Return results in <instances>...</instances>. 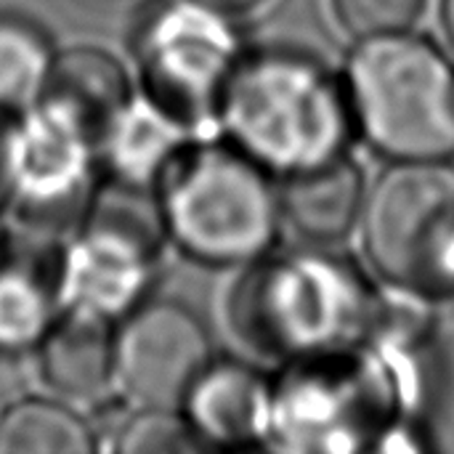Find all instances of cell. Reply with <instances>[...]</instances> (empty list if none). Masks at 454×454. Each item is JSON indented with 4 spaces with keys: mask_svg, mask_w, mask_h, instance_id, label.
Masks as SVG:
<instances>
[{
    "mask_svg": "<svg viewBox=\"0 0 454 454\" xmlns=\"http://www.w3.org/2000/svg\"><path fill=\"white\" fill-rule=\"evenodd\" d=\"M210 362L205 322L178 301L138 303L114 333V386L138 410H178Z\"/></svg>",
    "mask_w": 454,
    "mask_h": 454,
    "instance_id": "9c48e42d",
    "label": "cell"
},
{
    "mask_svg": "<svg viewBox=\"0 0 454 454\" xmlns=\"http://www.w3.org/2000/svg\"><path fill=\"white\" fill-rule=\"evenodd\" d=\"M16 181V122L0 109V207L13 197Z\"/></svg>",
    "mask_w": 454,
    "mask_h": 454,
    "instance_id": "44dd1931",
    "label": "cell"
},
{
    "mask_svg": "<svg viewBox=\"0 0 454 454\" xmlns=\"http://www.w3.org/2000/svg\"><path fill=\"white\" fill-rule=\"evenodd\" d=\"M231 314L250 346L298 362L370 343L386 306L354 261L322 247H298L258 258L234 295Z\"/></svg>",
    "mask_w": 454,
    "mask_h": 454,
    "instance_id": "6da1fadb",
    "label": "cell"
},
{
    "mask_svg": "<svg viewBox=\"0 0 454 454\" xmlns=\"http://www.w3.org/2000/svg\"><path fill=\"white\" fill-rule=\"evenodd\" d=\"M90 3H98V5H112V3H125V0H90Z\"/></svg>",
    "mask_w": 454,
    "mask_h": 454,
    "instance_id": "cb8c5ba5",
    "label": "cell"
},
{
    "mask_svg": "<svg viewBox=\"0 0 454 454\" xmlns=\"http://www.w3.org/2000/svg\"><path fill=\"white\" fill-rule=\"evenodd\" d=\"M226 16L200 0H160L141 21L136 59L144 90L189 125L218 109L245 56Z\"/></svg>",
    "mask_w": 454,
    "mask_h": 454,
    "instance_id": "ba28073f",
    "label": "cell"
},
{
    "mask_svg": "<svg viewBox=\"0 0 454 454\" xmlns=\"http://www.w3.org/2000/svg\"><path fill=\"white\" fill-rule=\"evenodd\" d=\"M364 200V176L346 154L287 176L279 197L290 226L317 245L343 239L362 218Z\"/></svg>",
    "mask_w": 454,
    "mask_h": 454,
    "instance_id": "2e32d148",
    "label": "cell"
},
{
    "mask_svg": "<svg viewBox=\"0 0 454 454\" xmlns=\"http://www.w3.org/2000/svg\"><path fill=\"white\" fill-rule=\"evenodd\" d=\"M205 447L186 418L176 410H141L114 442V450L128 454H176Z\"/></svg>",
    "mask_w": 454,
    "mask_h": 454,
    "instance_id": "d6986e66",
    "label": "cell"
},
{
    "mask_svg": "<svg viewBox=\"0 0 454 454\" xmlns=\"http://www.w3.org/2000/svg\"><path fill=\"white\" fill-rule=\"evenodd\" d=\"M157 186L165 231L194 261L239 266L271 250L282 202L269 170L239 146L192 141Z\"/></svg>",
    "mask_w": 454,
    "mask_h": 454,
    "instance_id": "277c9868",
    "label": "cell"
},
{
    "mask_svg": "<svg viewBox=\"0 0 454 454\" xmlns=\"http://www.w3.org/2000/svg\"><path fill=\"white\" fill-rule=\"evenodd\" d=\"M426 0H333L335 16L356 37H378L410 29Z\"/></svg>",
    "mask_w": 454,
    "mask_h": 454,
    "instance_id": "ffe728a7",
    "label": "cell"
},
{
    "mask_svg": "<svg viewBox=\"0 0 454 454\" xmlns=\"http://www.w3.org/2000/svg\"><path fill=\"white\" fill-rule=\"evenodd\" d=\"M192 130L194 125L144 93L117 114L98 144V154L112 181L154 189L173 160L192 144Z\"/></svg>",
    "mask_w": 454,
    "mask_h": 454,
    "instance_id": "5bb4252c",
    "label": "cell"
},
{
    "mask_svg": "<svg viewBox=\"0 0 454 454\" xmlns=\"http://www.w3.org/2000/svg\"><path fill=\"white\" fill-rule=\"evenodd\" d=\"M298 359L274 388L271 436L293 452H367L410 402L407 370L394 343Z\"/></svg>",
    "mask_w": 454,
    "mask_h": 454,
    "instance_id": "3957f363",
    "label": "cell"
},
{
    "mask_svg": "<svg viewBox=\"0 0 454 454\" xmlns=\"http://www.w3.org/2000/svg\"><path fill=\"white\" fill-rule=\"evenodd\" d=\"M364 245L375 271L396 290L454 298V168L396 162L364 200Z\"/></svg>",
    "mask_w": 454,
    "mask_h": 454,
    "instance_id": "8992f818",
    "label": "cell"
},
{
    "mask_svg": "<svg viewBox=\"0 0 454 454\" xmlns=\"http://www.w3.org/2000/svg\"><path fill=\"white\" fill-rule=\"evenodd\" d=\"M346 90L356 128L394 162L454 157V67L426 37L391 32L354 51Z\"/></svg>",
    "mask_w": 454,
    "mask_h": 454,
    "instance_id": "5b68a950",
    "label": "cell"
},
{
    "mask_svg": "<svg viewBox=\"0 0 454 454\" xmlns=\"http://www.w3.org/2000/svg\"><path fill=\"white\" fill-rule=\"evenodd\" d=\"M98 146L69 120L37 104L16 125L13 197L27 223L61 229L88 210V184Z\"/></svg>",
    "mask_w": 454,
    "mask_h": 454,
    "instance_id": "30bf717a",
    "label": "cell"
},
{
    "mask_svg": "<svg viewBox=\"0 0 454 454\" xmlns=\"http://www.w3.org/2000/svg\"><path fill=\"white\" fill-rule=\"evenodd\" d=\"M130 98L122 64L101 48L80 45L53 59L37 104L69 120L98 146Z\"/></svg>",
    "mask_w": 454,
    "mask_h": 454,
    "instance_id": "4fadbf2b",
    "label": "cell"
},
{
    "mask_svg": "<svg viewBox=\"0 0 454 454\" xmlns=\"http://www.w3.org/2000/svg\"><path fill=\"white\" fill-rule=\"evenodd\" d=\"M53 59L56 53L40 27L19 16H0V109L37 101Z\"/></svg>",
    "mask_w": 454,
    "mask_h": 454,
    "instance_id": "ac0fdd59",
    "label": "cell"
},
{
    "mask_svg": "<svg viewBox=\"0 0 454 454\" xmlns=\"http://www.w3.org/2000/svg\"><path fill=\"white\" fill-rule=\"evenodd\" d=\"M200 3L213 5V8H218L223 13H247V11L258 8L261 3H266V0H200Z\"/></svg>",
    "mask_w": 454,
    "mask_h": 454,
    "instance_id": "7402d4cb",
    "label": "cell"
},
{
    "mask_svg": "<svg viewBox=\"0 0 454 454\" xmlns=\"http://www.w3.org/2000/svg\"><path fill=\"white\" fill-rule=\"evenodd\" d=\"M218 112L234 146L285 176L343 157L356 128L346 82L287 48L245 53Z\"/></svg>",
    "mask_w": 454,
    "mask_h": 454,
    "instance_id": "7a4b0ae2",
    "label": "cell"
},
{
    "mask_svg": "<svg viewBox=\"0 0 454 454\" xmlns=\"http://www.w3.org/2000/svg\"><path fill=\"white\" fill-rule=\"evenodd\" d=\"M165 221L152 189L112 181L82 215V226L61 255V298L104 319L125 317L144 303L162 253Z\"/></svg>",
    "mask_w": 454,
    "mask_h": 454,
    "instance_id": "52a82bcc",
    "label": "cell"
},
{
    "mask_svg": "<svg viewBox=\"0 0 454 454\" xmlns=\"http://www.w3.org/2000/svg\"><path fill=\"white\" fill-rule=\"evenodd\" d=\"M442 16H444V29L450 35V43L454 45V0H444L442 3Z\"/></svg>",
    "mask_w": 454,
    "mask_h": 454,
    "instance_id": "603a6c76",
    "label": "cell"
},
{
    "mask_svg": "<svg viewBox=\"0 0 454 454\" xmlns=\"http://www.w3.org/2000/svg\"><path fill=\"white\" fill-rule=\"evenodd\" d=\"M61 258L32 239H0V351L37 346L56 322Z\"/></svg>",
    "mask_w": 454,
    "mask_h": 454,
    "instance_id": "7c38bea8",
    "label": "cell"
},
{
    "mask_svg": "<svg viewBox=\"0 0 454 454\" xmlns=\"http://www.w3.org/2000/svg\"><path fill=\"white\" fill-rule=\"evenodd\" d=\"M3 237H5V234H3V229H0V239H3Z\"/></svg>",
    "mask_w": 454,
    "mask_h": 454,
    "instance_id": "d4e9b609",
    "label": "cell"
},
{
    "mask_svg": "<svg viewBox=\"0 0 454 454\" xmlns=\"http://www.w3.org/2000/svg\"><path fill=\"white\" fill-rule=\"evenodd\" d=\"M96 450L88 423L64 404L27 399L0 418V454H88Z\"/></svg>",
    "mask_w": 454,
    "mask_h": 454,
    "instance_id": "e0dca14e",
    "label": "cell"
},
{
    "mask_svg": "<svg viewBox=\"0 0 454 454\" xmlns=\"http://www.w3.org/2000/svg\"><path fill=\"white\" fill-rule=\"evenodd\" d=\"M43 380L72 402H96L114 383V333L109 319L67 309L40 340Z\"/></svg>",
    "mask_w": 454,
    "mask_h": 454,
    "instance_id": "9a60e30c",
    "label": "cell"
},
{
    "mask_svg": "<svg viewBox=\"0 0 454 454\" xmlns=\"http://www.w3.org/2000/svg\"><path fill=\"white\" fill-rule=\"evenodd\" d=\"M274 388L237 359H213L184 399V418L202 444L250 447L271 436Z\"/></svg>",
    "mask_w": 454,
    "mask_h": 454,
    "instance_id": "8fae6325",
    "label": "cell"
}]
</instances>
